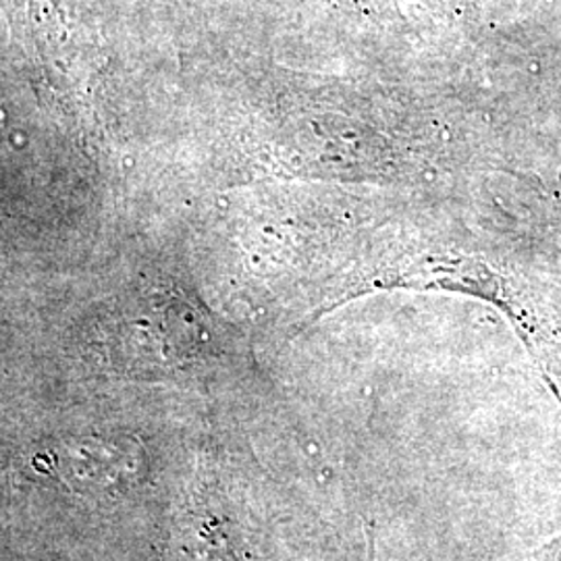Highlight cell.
Returning <instances> with one entry per match:
<instances>
[{"mask_svg": "<svg viewBox=\"0 0 561 561\" xmlns=\"http://www.w3.org/2000/svg\"><path fill=\"white\" fill-rule=\"evenodd\" d=\"M375 289H416V291H449L477 300L489 301L512 321L514 329L528 345L530 354L542 360L545 345L535 310L520 285L502 273L495 264L463 252L431 250L408 254L377 266L352 291L358 296Z\"/></svg>", "mask_w": 561, "mask_h": 561, "instance_id": "obj_1", "label": "cell"}, {"mask_svg": "<svg viewBox=\"0 0 561 561\" xmlns=\"http://www.w3.org/2000/svg\"><path fill=\"white\" fill-rule=\"evenodd\" d=\"M551 553H553L556 561H561V537L558 539V541L551 545Z\"/></svg>", "mask_w": 561, "mask_h": 561, "instance_id": "obj_2", "label": "cell"}]
</instances>
